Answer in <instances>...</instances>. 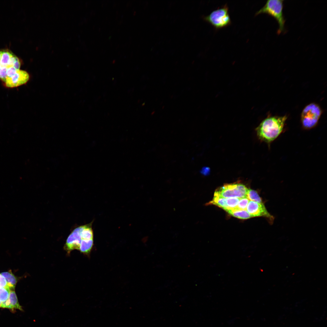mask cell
<instances>
[{
    "label": "cell",
    "instance_id": "e0dca14e",
    "mask_svg": "<svg viewBox=\"0 0 327 327\" xmlns=\"http://www.w3.org/2000/svg\"><path fill=\"white\" fill-rule=\"evenodd\" d=\"M10 291L8 289L0 287V302L2 304L8 299Z\"/></svg>",
    "mask_w": 327,
    "mask_h": 327
},
{
    "label": "cell",
    "instance_id": "8992f818",
    "mask_svg": "<svg viewBox=\"0 0 327 327\" xmlns=\"http://www.w3.org/2000/svg\"><path fill=\"white\" fill-rule=\"evenodd\" d=\"M246 210L252 217H264L267 219L270 224H272L273 223L275 219L274 216L268 212L264 203L249 201Z\"/></svg>",
    "mask_w": 327,
    "mask_h": 327
},
{
    "label": "cell",
    "instance_id": "cb8c5ba5",
    "mask_svg": "<svg viewBox=\"0 0 327 327\" xmlns=\"http://www.w3.org/2000/svg\"><path fill=\"white\" fill-rule=\"evenodd\" d=\"M2 66H1V65H0V70H1V69H2Z\"/></svg>",
    "mask_w": 327,
    "mask_h": 327
},
{
    "label": "cell",
    "instance_id": "52a82bcc",
    "mask_svg": "<svg viewBox=\"0 0 327 327\" xmlns=\"http://www.w3.org/2000/svg\"><path fill=\"white\" fill-rule=\"evenodd\" d=\"M29 75L25 71L18 70L12 77L7 78L5 82L8 87H16L26 84L29 80Z\"/></svg>",
    "mask_w": 327,
    "mask_h": 327
},
{
    "label": "cell",
    "instance_id": "7402d4cb",
    "mask_svg": "<svg viewBox=\"0 0 327 327\" xmlns=\"http://www.w3.org/2000/svg\"><path fill=\"white\" fill-rule=\"evenodd\" d=\"M21 62L18 58H17L15 62L14 63L13 67L17 70H19L21 63Z\"/></svg>",
    "mask_w": 327,
    "mask_h": 327
},
{
    "label": "cell",
    "instance_id": "5bb4252c",
    "mask_svg": "<svg viewBox=\"0 0 327 327\" xmlns=\"http://www.w3.org/2000/svg\"><path fill=\"white\" fill-rule=\"evenodd\" d=\"M13 54L10 51L5 50L2 51L0 60V65L3 67L8 68L10 58Z\"/></svg>",
    "mask_w": 327,
    "mask_h": 327
},
{
    "label": "cell",
    "instance_id": "7a4b0ae2",
    "mask_svg": "<svg viewBox=\"0 0 327 327\" xmlns=\"http://www.w3.org/2000/svg\"><path fill=\"white\" fill-rule=\"evenodd\" d=\"M284 0H269L264 6L256 13L257 16L262 13H266L273 17L277 21L279 28L278 34L286 31L285 24L286 20L283 13Z\"/></svg>",
    "mask_w": 327,
    "mask_h": 327
},
{
    "label": "cell",
    "instance_id": "603a6c76",
    "mask_svg": "<svg viewBox=\"0 0 327 327\" xmlns=\"http://www.w3.org/2000/svg\"><path fill=\"white\" fill-rule=\"evenodd\" d=\"M2 51H0V60L1 58Z\"/></svg>",
    "mask_w": 327,
    "mask_h": 327
},
{
    "label": "cell",
    "instance_id": "5b68a950",
    "mask_svg": "<svg viewBox=\"0 0 327 327\" xmlns=\"http://www.w3.org/2000/svg\"><path fill=\"white\" fill-rule=\"evenodd\" d=\"M248 190L245 185L241 183L227 184L216 189L214 195L225 198L230 197L240 198L246 197Z\"/></svg>",
    "mask_w": 327,
    "mask_h": 327
},
{
    "label": "cell",
    "instance_id": "30bf717a",
    "mask_svg": "<svg viewBox=\"0 0 327 327\" xmlns=\"http://www.w3.org/2000/svg\"><path fill=\"white\" fill-rule=\"evenodd\" d=\"M226 211L231 215L240 219H246L252 217L246 210H242L235 208L227 209Z\"/></svg>",
    "mask_w": 327,
    "mask_h": 327
},
{
    "label": "cell",
    "instance_id": "6da1fadb",
    "mask_svg": "<svg viewBox=\"0 0 327 327\" xmlns=\"http://www.w3.org/2000/svg\"><path fill=\"white\" fill-rule=\"evenodd\" d=\"M287 119L286 116L269 117L264 120L256 128V130L259 139L270 144L282 132Z\"/></svg>",
    "mask_w": 327,
    "mask_h": 327
},
{
    "label": "cell",
    "instance_id": "2e32d148",
    "mask_svg": "<svg viewBox=\"0 0 327 327\" xmlns=\"http://www.w3.org/2000/svg\"><path fill=\"white\" fill-rule=\"evenodd\" d=\"M239 199L236 197H230L226 198V202L228 207V209L236 208L238 203Z\"/></svg>",
    "mask_w": 327,
    "mask_h": 327
},
{
    "label": "cell",
    "instance_id": "3957f363",
    "mask_svg": "<svg viewBox=\"0 0 327 327\" xmlns=\"http://www.w3.org/2000/svg\"><path fill=\"white\" fill-rule=\"evenodd\" d=\"M203 19L216 29L227 27L231 23L229 8L226 5L213 11L208 15L204 16Z\"/></svg>",
    "mask_w": 327,
    "mask_h": 327
},
{
    "label": "cell",
    "instance_id": "7c38bea8",
    "mask_svg": "<svg viewBox=\"0 0 327 327\" xmlns=\"http://www.w3.org/2000/svg\"><path fill=\"white\" fill-rule=\"evenodd\" d=\"M93 245V239H82L81 240L79 250L80 251L85 254H89Z\"/></svg>",
    "mask_w": 327,
    "mask_h": 327
},
{
    "label": "cell",
    "instance_id": "8fae6325",
    "mask_svg": "<svg viewBox=\"0 0 327 327\" xmlns=\"http://www.w3.org/2000/svg\"><path fill=\"white\" fill-rule=\"evenodd\" d=\"M212 204L216 206L225 211L228 209L226 198L218 195H214L213 200L206 205H208Z\"/></svg>",
    "mask_w": 327,
    "mask_h": 327
},
{
    "label": "cell",
    "instance_id": "9c48e42d",
    "mask_svg": "<svg viewBox=\"0 0 327 327\" xmlns=\"http://www.w3.org/2000/svg\"><path fill=\"white\" fill-rule=\"evenodd\" d=\"M13 309H17L22 311L21 307L19 304L14 290H11L8 299L3 303L1 307Z\"/></svg>",
    "mask_w": 327,
    "mask_h": 327
},
{
    "label": "cell",
    "instance_id": "d6986e66",
    "mask_svg": "<svg viewBox=\"0 0 327 327\" xmlns=\"http://www.w3.org/2000/svg\"><path fill=\"white\" fill-rule=\"evenodd\" d=\"M0 287L10 289V287L5 277L0 274Z\"/></svg>",
    "mask_w": 327,
    "mask_h": 327
},
{
    "label": "cell",
    "instance_id": "277c9868",
    "mask_svg": "<svg viewBox=\"0 0 327 327\" xmlns=\"http://www.w3.org/2000/svg\"><path fill=\"white\" fill-rule=\"evenodd\" d=\"M321 113L320 107L316 104L312 103L306 106L301 115V121L303 128L308 130L314 127L317 124Z\"/></svg>",
    "mask_w": 327,
    "mask_h": 327
},
{
    "label": "cell",
    "instance_id": "ac0fdd59",
    "mask_svg": "<svg viewBox=\"0 0 327 327\" xmlns=\"http://www.w3.org/2000/svg\"><path fill=\"white\" fill-rule=\"evenodd\" d=\"M249 201V200L246 197L240 198L236 208L239 210H246Z\"/></svg>",
    "mask_w": 327,
    "mask_h": 327
},
{
    "label": "cell",
    "instance_id": "ba28073f",
    "mask_svg": "<svg viewBox=\"0 0 327 327\" xmlns=\"http://www.w3.org/2000/svg\"><path fill=\"white\" fill-rule=\"evenodd\" d=\"M81 226L75 229L68 237L64 247L68 252L74 249L79 250L82 239L81 234Z\"/></svg>",
    "mask_w": 327,
    "mask_h": 327
},
{
    "label": "cell",
    "instance_id": "ffe728a7",
    "mask_svg": "<svg viewBox=\"0 0 327 327\" xmlns=\"http://www.w3.org/2000/svg\"><path fill=\"white\" fill-rule=\"evenodd\" d=\"M7 68L2 67L0 71V79L5 82L7 78Z\"/></svg>",
    "mask_w": 327,
    "mask_h": 327
},
{
    "label": "cell",
    "instance_id": "44dd1931",
    "mask_svg": "<svg viewBox=\"0 0 327 327\" xmlns=\"http://www.w3.org/2000/svg\"><path fill=\"white\" fill-rule=\"evenodd\" d=\"M17 70L12 67L7 68V78H10L12 77L16 73Z\"/></svg>",
    "mask_w": 327,
    "mask_h": 327
},
{
    "label": "cell",
    "instance_id": "4fadbf2b",
    "mask_svg": "<svg viewBox=\"0 0 327 327\" xmlns=\"http://www.w3.org/2000/svg\"><path fill=\"white\" fill-rule=\"evenodd\" d=\"M1 275L5 279L10 287L11 290H14L17 282L16 277L11 271L1 273Z\"/></svg>",
    "mask_w": 327,
    "mask_h": 327
},
{
    "label": "cell",
    "instance_id": "9a60e30c",
    "mask_svg": "<svg viewBox=\"0 0 327 327\" xmlns=\"http://www.w3.org/2000/svg\"><path fill=\"white\" fill-rule=\"evenodd\" d=\"M246 197L250 201H254L259 203H264L262 198L260 197L257 192L252 189H248Z\"/></svg>",
    "mask_w": 327,
    "mask_h": 327
}]
</instances>
